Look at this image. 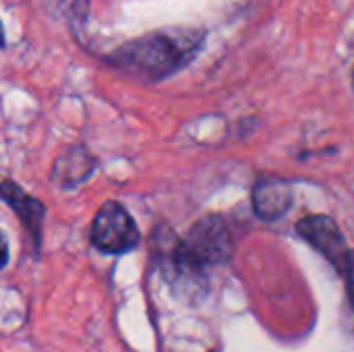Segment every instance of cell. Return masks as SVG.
<instances>
[{"mask_svg": "<svg viewBox=\"0 0 354 352\" xmlns=\"http://www.w3.org/2000/svg\"><path fill=\"white\" fill-rule=\"evenodd\" d=\"M253 212L266 220H280L292 205V185L278 176H259L251 193Z\"/></svg>", "mask_w": 354, "mask_h": 352, "instance_id": "277c9868", "label": "cell"}, {"mask_svg": "<svg viewBox=\"0 0 354 352\" xmlns=\"http://www.w3.org/2000/svg\"><path fill=\"white\" fill-rule=\"evenodd\" d=\"M344 276H346V286H348V297H351V305L354 311V251H351L346 268H344Z\"/></svg>", "mask_w": 354, "mask_h": 352, "instance_id": "52a82bcc", "label": "cell"}, {"mask_svg": "<svg viewBox=\"0 0 354 352\" xmlns=\"http://www.w3.org/2000/svg\"><path fill=\"white\" fill-rule=\"evenodd\" d=\"M4 46V29H2V23H0V48Z\"/></svg>", "mask_w": 354, "mask_h": 352, "instance_id": "9c48e42d", "label": "cell"}, {"mask_svg": "<svg viewBox=\"0 0 354 352\" xmlns=\"http://www.w3.org/2000/svg\"><path fill=\"white\" fill-rule=\"evenodd\" d=\"M139 228L118 201H106L91 224V243L108 255H122L139 245Z\"/></svg>", "mask_w": 354, "mask_h": 352, "instance_id": "7a4b0ae2", "label": "cell"}, {"mask_svg": "<svg viewBox=\"0 0 354 352\" xmlns=\"http://www.w3.org/2000/svg\"><path fill=\"white\" fill-rule=\"evenodd\" d=\"M297 232L315 251H319L336 270H340L344 274L351 249L346 245V239H344L340 226L330 216H324V214L307 216L297 222Z\"/></svg>", "mask_w": 354, "mask_h": 352, "instance_id": "3957f363", "label": "cell"}, {"mask_svg": "<svg viewBox=\"0 0 354 352\" xmlns=\"http://www.w3.org/2000/svg\"><path fill=\"white\" fill-rule=\"evenodd\" d=\"M203 33L183 31L172 33H151L135 39L118 50L116 60L122 68L133 71L145 79H162L185 66L199 50Z\"/></svg>", "mask_w": 354, "mask_h": 352, "instance_id": "6da1fadb", "label": "cell"}, {"mask_svg": "<svg viewBox=\"0 0 354 352\" xmlns=\"http://www.w3.org/2000/svg\"><path fill=\"white\" fill-rule=\"evenodd\" d=\"M353 85H354V71H353Z\"/></svg>", "mask_w": 354, "mask_h": 352, "instance_id": "30bf717a", "label": "cell"}, {"mask_svg": "<svg viewBox=\"0 0 354 352\" xmlns=\"http://www.w3.org/2000/svg\"><path fill=\"white\" fill-rule=\"evenodd\" d=\"M0 197L6 201V205L17 212L21 224L25 226V230L29 232V237H33L35 247H39L41 241V224H44V216H46V207L39 199L27 195L17 183L4 180L0 185Z\"/></svg>", "mask_w": 354, "mask_h": 352, "instance_id": "5b68a950", "label": "cell"}, {"mask_svg": "<svg viewBox=\"0 0 354 352\" xmlns=\"http://www.w3.org/2000/svg\"><path fill=\"white\" fill-rule=\"evenodd\" d=\"M6 263H8V243H6V239H4V234H2V230H0V270H2Z\"/></svg>", "mask_w": 354, "mask_h": 352, "instance_id": "ba28073f", "label": "cell"}, {"mask_svg": "<svg viewBox=\"0 0 354 352\" xmlns=\"http://www.w3.org/2000/svg\"><path fill=\"white\" fill-rule=\"evenodd\" d=\"M95 162L89 158L85 149H68L62 154L54 168V178L60 183V187H75L77 183L85 180L93 172Z\"/></svg>", "mask_w": 354, "mask_h": 352, "instance_id": "8992f818", "label": "cell"}]
</instances>
